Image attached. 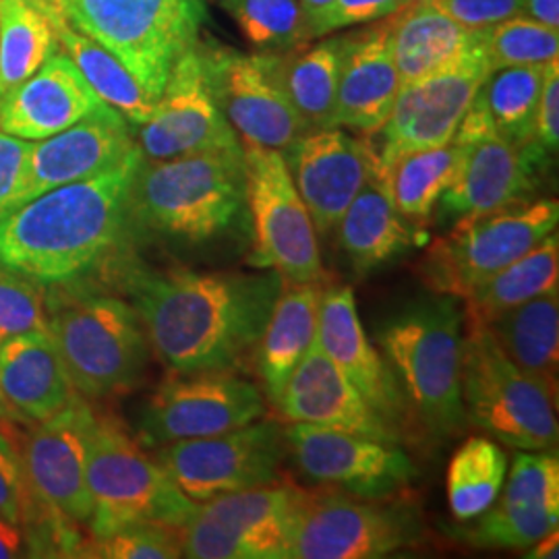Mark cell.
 <instances>
[{"label": "cell", "instance_id": "1", "mask_svg": "<svg viewBox=\"0 0 559 559\" xmlns=\"http://www.w3.org/2000/svg\"><path fill=\"white\" fill-rule=\"evenodd\" d=\"M124 288L150 346L175 373L235 371L260 344L282 288L276 272L131 270Z\"/></svg>", "mask_w": 559, "mask_h": 559}, {"label": "cell", "instance_id": "2", "mask_svg": "<svg viewBox=\"0 0 559 559\" xmlns=\"http://www.w3.org/2000/svg\"><path fill=\"white\" fill-rule=\"evenodd\" d=\"M140 145L96 177L27 201L0 222V265L41 284H62L94 267L119 242L129 216Z\"/></svg>", "mask_w": 559, "mask_h": 559}, {"label": "cell", "instance_id": "3", "mask_svg": "<svg viewBox=\"0 0 559 559\" xmlns=\"http://www.w3.org/2000/svg\"><path fill=\"white\" fill-rule=\"evenodd\" d=\"M242 210V145L168 160L141 158L129 198L131 222L185 242L218 239Z\"/></svg>", "mask_w": 559, "mask_h": 559}, {"label": "cell", "instance_id": "4", "mask_svg": "<svg viewBox=\"0 0 559 559\" xmlns=\"http://www.w3.org/2000/svg\"><path fill=\"white\" fill-rule=\"evenodd\" d=\"M381 353L396 373L408 408L433 438L466 427L460 390L462 313L459 299L433 295L404 307L378 332Z\"/></svg>", "mask_w": 559, "mask_h": 559}, {"label": "cell", "instance_id": "5", "mask_svg": "<svg viewBox=\"0 0 559 559\" xmlns=\"http://www.w3.org/2000/svg\"><path fill=\"white\" fill-rule=\"evenodd\" d=\"M46 316L64 371L83 399H106L138 385L150 342L133 305L57 288L46 295Z\"/></svg>", "mask_w": 559, "mask_h": 559}, {"label": "cell", "instance_id": "6", "mask_svg": "<svg viewBox=\"0 0 559 559\" xmlns=\"http://www.w3.org/2000/svg\"><path fill=\"white\" fill-rule=\"evenodd\" d=\"M98 41L158 102L177 60L200 41L205 0H38Z\"/></svg>", "mask_w": 559, "mask_h": 559}, {"label": "cell", "instance_id": "7", "mask_svg": "<svg viewBox=\"0 0 559 559\" xmlns=\"http://www.w3.org/2000/svg\"><path fill=\"white\" fill-rule=\"evenodd\" d=\"M460 390L466 419L520 452H554L556 399L510 359L493 334L466 321Z\"/></svg>", "mask_w": 559, "mask_h": 559}, {"label": "cell", "instance_id": "8", "mask_svg": "<svg viewBox=\"0 0 559 559\" xmlns=\"http://www.w3.org/2000/svg\"><path fill=\"white\" fill-rule=\"evenodd\" d=\"M558 222L556 200L520 201L460 216L448 235L429 245L417 272L433 295L464 300L485 280L554 235Z\"/></svg>", "mask_w": 559, "mask_h": 559}, {"label": "cell", "instance_id": "9", "mask_svg": "<svg viewBox=\"0 0 559 559\" xmlns=\"http://www.w3.org/2000/svg\"><path fill=\"white\" fill-rule=\"evenodd\" d=\"M87 489L92 537H106L133 522L180 528L198 508L119 420L98 415L90 443Z\"/></svg>", "mask_w": 559, "mask_h": 559}, {"label": "cell", "instance_id": "10", "mask_svg": "<svg viewBox=\"0 0 559 559\" xmlns=\"http://www.w3.org/2000/svg\"><path fill=\"white\" fill-rule=\"evenodd\" d=\"M245 205L253 226L249 265L284 282L323 280L316 224L278 150L242 143Z\"/></svg>", "mask_w": 559, "mask_h": 559}, {"label": "cell", "instance_id": "11", "mask_svg": "<svg viewBox=\"0 0 559 559\" xmlns=\"http://www.w3.org/2000/svg\"><path fill=\"white\" fill-rule=\"evenodd\" d=\"M452 143L460 147L459 173L438 203L452 218L533 200L551 158L537 141L519 147L500 135L480 90Z\"/></svg>", "mask_w": 559, "mask_h": 559}, {"label": "cell", "instance_id": "12", "mask_svg": "<svg viewBox=\"0 0 559 559\" xmlns=\"http://www.w3.org/2000/svg\"><path fill=\"white\" fill-rule=\"evenodd\" d=\"M299 489L288 559L385 558L419 539L417 519L336 487Z\"/></svg>", "mask_w": 559, "mask_h": 559}, {"label": "cell", "instance_id": "13", "mask_svg": "<svg viewBox=\"0 0 559 559\" xmlns=\"http://www.w3.org/2000/svg\"><path fill=\"white\" fill-rule=\"evenodd\" d=\"M299 487L274 483L201 501L180 526L182 558L288 559Z\"/></svg>", "mask_w": 559, "mask_h": 559}, {"label": "cell", "instance_id": "14", "mask_svg": "<svg viewBox=\"0 0 559 559\" xmlns=\"http://www.w3.org/2000/svg\"><path fill=\"white\" fill-rule=\"evenodd\" d=\"M284 454L286 436L278 423L255 420L222 436L164 443L156 460L189 500L201 503L280 483Z\"/></svg>", "mask_w": 559, "mask_h": 559}, {"label": "cell", "instance_id": "15", "mask_svg": "<svg viewBox=\"0 0 559 559\" xmlns=\"http://www.w3.org/2000/svg\"><path fill=\"white\" fill-rule=\"evenodd\" d=\"M200 46L214 98L242 143L284 152L309 131L282 85L276 52L240 55L201 40Z\"/></svg>", "mask_w": 559, "mask_h": 559}, {"label": "cell", "instance_id": "16", "mask_svg": "<svg viewBox=\"0 0 559 559\" xmlns=\"http://www.w3.org/2000/svg\"><path fill=\"white\" fill-rule=\"evenodd\" d=\"M265 415L258 385L235 371L175 373L147 400L141 440L147 445L222 436Z\"/></svg>", "mask_w": 559, "mask_h": 559}, {"label": "cell", "instance_id": "17", "mask_svg": "<svg viewBox=\"0 0 559 559\" xmlns=\"http://www.w3.org/2000/svg\"><path fill=\"white\" fill-rule=\"evenodd\" d=\"M300 473L313 483L346 493L385 500L415 479L417 468L399 441L295 423L284 429Z\"/></svg>", "mask_w": 559, "mask_h": 559}, {"label": "cell", "instance_id": "18", "mask_svg": "<svg viewBox=\"0 0 559 559\" xmlns=\"http://www.w3.org/2000/svg\"><path fill=\"white\" fill-rule=\"evenodd\" d=\"M138 129L145 160L239 150L240 140L214 98L200 41L177 60L152 117Z\"/></svg>", "mask_w": 559, "mask_h": 559}, {"label": "cell", "instance_id": "19", "mask_svg": "<svg viewBox=\"0 0 559 559\" xmlns=\"http://www.w3.org/2000/svg\"><path fill=\"white\" fill-rule=\"evenodd\" d=\"M94 425L96 413L78 394L59 413L36 423L21 452L34 498L75 524L92 519L87 459Z\"/></svg>", "mask_w": 559, "mask_h": 559}, {"label": "cell", "instance_id": "20", "mask_svg": "<svg viewBox=\"0 0 559 559\" xmlns=\"http://www.w3.org/2000/svg\"><path fill=\"white\" fill-rule=\"evenodd\" d=\"M282 156L318 235L336 228L380 164L378 152L367 141L344 133L340 127L309 129Z\"/></svg>", "mask_w": 559, "mask_h": 559}, {"label": "cell", "instance_id": "21", "mask_svg": "<svg viewBox=\"0 0 559 559\" xmlns=\"http://www.w3.org/2000/svg\"><path fill=\"white\" fill-rule=\"evenodd\" d=\"M489 73L487 60H475L400 85L394 108L381 127L380 162L404 152L448 145Z\"/></svg>", "mask_w": 559, "mask_h": 559}, {"label": "cell", "instance_id": "22", "mask_svg": "<svg viewBox=\"0 0 559 559\" xmlns=\"http://www.w3.org/2000/svg\"><path fill=\"white\" fill-rule=\"evenodd\" d=\"M131 129L112 106L100 104L73 127L48 140L34 141L13 210L46 191L96 177L117 166L138 147Z\"/></svg>", "mask_w": 559, "mask_h": 559}, {"label": "cell", "instance_id": "23", "mask_svg": "<svg viewBox=\"0 0 559 559\" xmlns=\"http://www.w3.org/2000/svg\"><path fill=\"white\" fill-rule=\"evenodd\" d=\"M318 342L340 371L359 390L362 400L400 438L411 415L404 390L390 362L369 342L348 286L323 290L318 320Z\"/></svg>", "mask_w": 559, "mask_h": 559}, {"label": "cell", "instance_id": "24", "mask_svg": "<svg viewBox=\"0 0 559 559\" xmlns=\"http://www.w3.org/2000/svg\"><path fill=\"white\" fill-rule=\"evenodd\" d=\"M559 524V462L549 452H520L498 500L466 531L487 549H528Z\"/></svg>", "mask_w": 559, "mask_h": 559}, {"label": "cell", "instance_id": "25", "mask_svg": "<svg viewBox=\"0 0 559 559\" xmlns=\"http://www.w3.org/2000/svg\"><path fill=\"white\" fill-rule=\"evenodd\" d=\"M274 406L293 423L400 443L399 433L376 415L359 390L323 353L318 336L288 376Z\"/></svg>", "mask_w": 559, "mask_h": 559}, {"label": "cell", "instance_id": "26", "mask_svg": "<svg viewBox=\"0 0 559 559\" xmlns=\"http://www.w3.org/2000/svg\"><path fill=\"white\" fill-rule=\"evenodd\" d=\"M394 15L344 36L334 127L369 138L380 133L390 117L402 85L392 44Z\"/></svg>", "mask_w": 559, "mask_h": 559}, {"label": "cell", "instance_id": "27", "mask_svg": "<svg viewBox=\"0 0 559 559\" xmlns=\"http://www.w3.org/2000/svg\"><path fill=\"white\" fill-rule=\"evenodd\" d=\"M104 102L62 50L0 102V131L41 141L73 127Z\"/></svg>", "mask_w": 559, "mask_h": 559}, {"label": "cell", "instance_id": "28", "mask_svg": "<svg viewBox=\"0 0 559 559\" xmlns=\"http://www.w3.org/2000/svg\"><path fill=\"white\" fill-rule=\"evenodd\" d=\"M392 44L402 85L485 60L483 29L462 25L433 0H417L400 9Z\"/></svg>", "mask_w": 559, "mask_h": 559}, {"label": "cell", "instance_id": "29", "mask_svg": "<svg viewBox=\"0 0 559 559\" xmlns=\"http://www.w3.org/2000/svg\"><path fill=\"white\" fill-rule=\"evenodd\" d=\"M78 396L50 332L0 342V400L23 419H48Z\"/></svg>", "mask_w": 559, "mask_h": 559}, {"label": "cell", "instance_id": "30", "mask_svg": "<svg viewBox=\"0 0 559 559\" xmlns=\"http://www.w3.org/2000/svg\"><path fill=\"white\" fill-rule=\"evenodd\" d=\"M334 230L338 233L340 249L359 274L390 263L417 242V228L394 205L380 164Z\"/></svg>", "mask_w": 559, "mask_h": 559}, {"label": "cell", "instance_id": "31", "mask_svg": "<svg viewBox=\"0 0 559 559\" xmlns=\"http://www.w3.org/2000/svg\"><path fill=\"white\" fill-rule=\"evenodd\" d=\"M325 282H284L270 320L263 328L255 348V367L265 394L274 404L293 373L318 336L321 297Z\"/></svg>", "mask_w": 559, "mask_h": 559}, {"label": "cell", "instance_id": "32", "mask_svg": "<svg viewBox=\"0 0 559 559\" xmlns=\"http://www.w3.org/2000/svg\"><path fill=\"white\" fill-rule=\"evenodd\" d=\"M503 353L556 399L559 362L558 293L528 300L485 323Z\"/></svg>", "mask_w": 559, "mask_h": 559}, {"label": "cell", "instance_id": "33", "mask_svg": "<svg viewBox=\"0 0 559 559\" xmlns=\"http://www.w3.org/2000/svg\"><path fill=\"white\" fill-rule=\"evenodd\" d=\"M32 2L46 13V17L52 23L60 50L73 60V64L80 69L81 75L104 104L112 106L131 127H141L152 117L156 100L145 94L138 80L115 55L102 48L98 41L78 32L52 7L41 4L38 0Z\"/></svg>", "mask_w": 559, "mask_h": 559}, {"label": "cell", "instance_id": "34", "mask_svg": "<svg viewBox=\"0 0 559 559\" xmlns=\"http://www.w3.org/2000/svg\"><path fill=\"white\" fill-rule=\"evenodd\" d=\"M558 284L559 240L554 233L528 253L477 286L464 299V320L485 325L503 311L539 299L543 295L558 293Z\"/></svg>", "mask_w": 559, "mask_h": 559}, {"label": "cell", "instance_id": "35", "mask_svg": "<svg viewBox=\"0 0 559 559\" xmlns=\"http://www.w3.org/2000/svg\"><path fill=\"white\" fill-rule=\"evenodd\" d=\"M344 36L278 55L282 85L309 129L334 127Z\"/></svg>", "mask_w": 559, "mask_h": 559}, {"label": "cell", "instance_id": "36", "mask_svg": "<svg viewBox=\"0 0 559 559\" xmlns=\"http://www.w3.org/2000/svg\"><path fill=\"white\" fill-rule=\"evenodd\" d=\"M459 166L460 147L452 141L441 147L404 152L392 160L380 162L394 205L411 224L431 221L443 191L456 179Z\"/></svg>", "mask_w": 559, "mask_h": 559}, {"label": "cell", "instance_id": "37", "mask_svg": "<svg viewBox=\"0 0 559 559\" xmlns=\"http://www.w3.org/2000/svg\"><path fill=\"white\" fill-rule=\"evenodd\" d=\"M59 50L52 23L32 0H0V102Z\"/></svg>", "mask_w": 559, "mask_h": 559}, {"label": "cell", "instance_id": "38", "mask_svg": "<svg viewBox=\"0 0 559 559\" xmlns=\"http://www.w3.org/2000/svg\"><path fill=\"white\" fill-rule=\"evenodd\" d=\"M508 473V456L489 438H471L456 450L448 468L450 512L459 522L479 519L498 500Z\"/></svg>", "mask_w": 559, "mask_h": 559}, {"label": "cell", "instance_id": "39", "mask_svg": "<svg viewBox=\"0 0 559 559\" xmlns=\"http://www.w3.org/2000/svg\"><path fill=\"white\" fill-rule=\"evenodd\" d=\"M545 64H522L491 71L480 87L496 129L514 145L535 141L540 81Z\"/></svg>", "mask_w": 559, "mask_h": 559}, {"label": "cell", "instance_id": "40", "mask_svg": "<svg viewBox=\"0 0 559 559\" xmlns=\"http://www.w3.org/2000/svg\"><path fill=\"white\" fill-rule=\"evenodd\" d=\"M221 4L261 52H284L309 40L299 0H221Z\"/></svg>", "mask_w": 559, "mask_h": 559}, {"label": "cell", "instance_id": "41", "mask_svg": "<svg viewBox=\"0 0 559 559\" xmlns=\"http://www.w3.org/2000/svg\"><path fill=\"white\" fill-rule=\"evenodd\" d=\"M483 50L489 71L559 59V32L528 15L483 27Z\"/></svg>", "mask_w": 559, "mask_h": 559}, {"label": "cell", "instance_id": "42", "mask_svg": "<svg viewBox=\"0 0 559 559\" xmlns=\"http://www.w3.org/2000/svg\"><path fill=\"white\" fill-rule=\"evenodd\" d=\"M75 558H182L180 528L162 522H133L106 537H92V540L81 543Z\"/></svg>", "mask_w": 559, "mask_h": 559}, {"label": "cell", "instance_id": "43", "mask_svg": "<svg viewBox=\"0 0 559 559\" xmlns=\"http://www.w3.org/2000/svg\"><path fill=\"white\" fill-rule=\"evenodd\" d=\"M46 330L48 316L41 282L0 265V342Z\"/></svg>", "mask_w": 559, "mask_h": 559}, {"label": "cell", "instance_id": "44", "mask_svg": "<svg viewBox=\"0 0 559 559\" xmlns=\"http://www.w3.org/2000/svg\"><path fill=\"white\" fill-rule=\"evenodd\" d=\"M400 9L402 0H334L309 21V38H321L350 25L380 21L399 13Z\"/></svg>", "mask_w": 559, "mask_h": 559}, {"label": "cell", "instance_id": "45", "mask_svg": "<svg viewBox=\"0 0 559 559\" xmlns=\"http://www.w3.org/2000/svg\"><path fill=\"white\" fill-rule=\"evenodd\" d=\"M34 503L36 498L29 491L21 452L0 431V514L23 522Z\"/></svg>", "mask_w": 559, "mask_h": 559}, {"label": "cell", "instance_id": "46", "mask_svg": "<svg viewBox=\"0 0 559 559\" xmlns=\"http://www.w3.org/2000/svg\"><path fill=\"white\" fill-rule=\"evenodd\" d=\"M32 143L0 131V222L15 207Z\"/></svg>", "mask_w": 559, "mask_h": 559}, {"label": "cell", "instance_id": "47", "mask_svg": "<svg viewBox=\"0 0 559 559\" xmlns=\"http://www.w3.org/2000/svg\"><path fill=\"white\" fill-rule=\"evenodd\" d=\"M443 13L466 27L483 29L510 17L526 15L522 0H433Z\"/></svg>", "mask_w": 559, "mask_h": 559}, {"label": "cell", "instance_id": "48", "mask_svg": "<svg viewBox=\"0 0 559 559\" xmlns=\"http://www.w3.org/2000/svg\"><path fill=\"white\" fill-rule=\"evenodd\" d=\"M535 141L547 154H556L559 143V60L543 67L539 106L535 120Z\"/></svg>", "mask_w": 559, "mask_h": 559}, {"label": "cell", "instance_id": "49", "mask_svg": "<svg viewBox=\"0 0 559 559\" xmlns=\"http://www.w3.org/2000/svg\"><path fill=\"white\" fill-rule=\"evenodd\" d=\"M32 556L27 528L20 520L7 519L0 514V559Z\"/></svg>", "mask_w": 559, "mask_h": 559}, {"label": "cell", "instance_id": "50", "mask_svg": "<svg viewBox=\"0 0 559 559\" xmlns=\"http://www.w3.org/2000/svg\"><path fill=\"white\" fill-rule=\"evenodd\" d=\"M524 13L549 27H559V0H522Z\"/></svg>", "mask_w": 559, "mask_h": 559}, {"label": "cell", "instance_id": "51", "mask_svg": "<svg viewBox=\"0 0 559 559\" xmlns=\"http://www.w3.org/2000/svg\"><path fill=\"white\" fill-rule=\"evenodd\" d=\"M531 554H526V558L531 559H558L559 558V533L558 528H554L551 533H547L545 537H540L537 543H533Z\"/></svg>", "mask_w": 559, "mask_h": 559}, {"label": "cell", "instance_id": "52", "mask_svg": "<svg viewBox=\"0 0 559 559\" xmlns=\"http://www.w3.org/2000/svg\"><path fill=\"white\" fill-rule=\"evenodd\" d=\"M299 2L307 15V23H309L316 15H320L323 9H328L334 0H299Z\"/></svg>", "mask_w": 559, "mask_h": 559}, {"label": "cell", "instance_id": "53", "mask_svg": "<svg viewBox=\"0 0 559 559\" xmlns=\"http://www.w3.org/2000/svg\"><path fill=\"white\" fill-rule=\"evenodd\" d=\"M413 2H417V0H402V7H406V4H413Z\"/></svg>", "mask_w": 559, "mask_h": 559}]
</instances>
